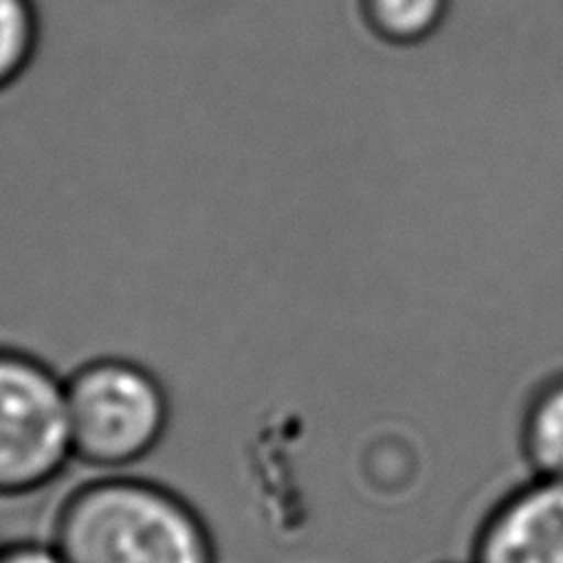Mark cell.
Returning a JSON list of instances; mask_svg holds the SVG:
<instances>
[{"label": "cell", "instance_id": "9c48e42d", "mask_svg": "<svg viewBox=\"0 0 563 563\" xmlns=\"http://www.w3.org/2000/svg\"><path fill=\"white\" fill-rule=\"evenodd\" d=\"M444 563H472V561H444Z\"/></svg>", "mask_w": 563, "mask_h": 563}, {"label": "cell", "instance_id": "6da1fadb", "mask_svg": "<svg viewBox=\"0 0 563 563\" xmlns=\"http://www.w3.org/2000/svg\"><path fill=\"white\" fill-rule=\"evenodd\" d=\"M51 541L65 563H217L207 521L181 494L122 472L67 494Z\"/></svg>", "mask_w": 563, "mask_h": 563}, {"label": "cell", "instance_id": "ba28073f", "mask_svg": "<svg viewBox=\"0 0 563 563\" xmlns=\"http://www.w3.org/2000/svg\"><path fill=\"white\" fill-rule=\"evenodd\" d=\"M0 563H65L53 541H13L0 547Z\"/></svg>", "mask_w": 563, "mask_h": 563}, {"label": "cell", "instance_id": "277c9868", "mask_svg": "<svg viewBox=\"0 0 563 563\" xmlns=\"http://www.w3.org/2000/svg\"><path fill=\"white\" fill-rule=\"evenodd\" d=\"M472 563H563V479L529 477L474 531Z\"/></svg>", "mask_w": 563, "mask_h": 563}, {"label": "cell", "instance_id": "3957f363", "mask_svg": "<svg viewBox=\"0 0 563 563\" xmlns=\"http://www.w3.org/2000/svg\"><path fill=\"white\" fill-rule=\"evenodd\" d=\"M70 462L65 377L33 355L0 347V499L45 489Z\"/></svg>", "mask_w": 563, "mask_h": 563}, {"label": "cell", "instance_id": "8992f818", "mask_svg": "<svg viewBox=\"0 0 563 563\" xmlns=\"http://www.w3.org/2000/svg\"><path fill=\"white\" fill-rule=\"evenodd\" d=\"M452 0H365L375 31L395 43H417L444 23Z\"/></svg>", "mask_w": 563, "mask_h": 563}, {"label": "cell", "instance_id": "52a82bcc", "mask_svg": "<svg viewBox=\"0 0 563 563\" xmlns=\"http://www.w3.org/2000/svg\"><path fill=\"white\" fill-rule=\"evenodd\" d=\"M35 43V18L27 0H0V87L23 70Z\"/></svg>", "mask_w": 563, "mask_h": 563}, {"label": "cell", "instance_id": "7a4b0ae2", "mask_svg": "<svg viewBox=\"0 0 563 563\" xmlns=\"http://www.w3.org/2000/svg\"><path fill=\"white\" fill-rule=\"evenodd\" d=\"M75 462L107 474L134 467L162 444L172 405L150 367L130 357H95L65 377Z\"/></svg>", "mask_w": 563, "mask_h": 563}, {"label": "cell", "instance_id": "5b68a950", "mask_svg": "<svg viewBox=\"0 0 563 563\" xmlns=\"http://www.w3.org/2000/svg\"><path fill=\"white\" fill-rule=\"evenodd\" d=\"M519 452L529 477L563 479V371L543 377L523 402Z\"/></svg>", "mask_w": 563, "mask_h": 563}]
</instances>
